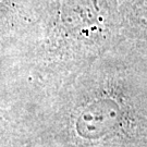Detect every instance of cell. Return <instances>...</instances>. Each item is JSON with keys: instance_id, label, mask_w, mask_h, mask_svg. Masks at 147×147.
<instances>
[{"instance_id": "1", "label": "cell", "mask_w": 147, "mask_h": 147, "mask_svg": "<svg viewBox=\"0 0 147 147\" xmlns=\"http://www.w3.org/2000/svg\"><path fill=\"white\" fill-rule=\"evenodd\" d=\"M10 107L31 147H147V42L123 39L68 84Z\"/></svg>"}, {"instance_id": "2", "label": "cell", "mask_w": 147, "mask_h": 147, "mask_svg": "<svg viewBox=\"0 0 147 147\" xmlns=\"http://www.w3.org/2000/svg\"><path fill=\"white\" fill-rule=\"evenodd\" d=\"M57 3L2 80L13 102L57 90L124 39L111 0Z\"/></svg>"}, {"instance_id": "3", "label": "cell", "mask_w": 147, "mask_h": 147, "mask_svg": "<svg viewBox=\"0 0 147 147\" xmlns=\"http://www.w3.org/2000/svg\"><path fill=\"white\" fill-rule=\"evenodd\" d=\"M11 134H21L16 113L10 106L0 107V136Z\"/></svg>"}, {"instance_id": "4", "label": "cell", "mask_w": 147, "mask_h": 147, "mask_svg": "<svg viewBox=\"0 0 147 147\" xmlns=\"http://www.w3.org/2000/svg\"><path fill=\"white\" fill-rule=\"evenodd\" d=\"M0 147H31L21 134L0 136Z\"/></svg>"}]
</instances>
